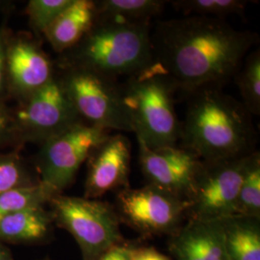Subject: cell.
I'll return each instance as SVG.
<instances>
[{
  "label": "cell",
  "instance_id": "7a4b0ae2",
  "mask_svg": "<svg viewBox=\"0 0 260 260\" xmlns=\"http://www.w3.org/2000/svg\"><path fill=\"white\" fill-rule=\"evenodd\" d=\"M190 96L181 123V148L202 161L244 157L256 151L257 133L242 103L222 89L203 90Z\"/></svg>",
  "mask_w": 260,
  "mask_h": 260
},
{
  "label": "cell",
  "instance_id": "5bb4252c",
  "mask_svg": "<svg viewBox=\"0 0 260 260\" xmlns=\"http://www.w3.org/2000/svg\"><path fill=\"white\" fill-rule=\"evenodd\" d=\"M177 260H229L221 220H190L171 243Z\"/></svg>",
  "mask_w": 260,
  "mask_h": 260
},
{
  "label": "cell",
  "instance_id": "8992f818",
  "mask_svg": "<svg viewBox=\"0 0 260 260\" xmlns=\"http://www.w3.org/2000/svg\"><path fill=\"white\" fill-rule=\"evenodd\" d=\"M60 79L82 121L109 131L132 132L118 80L75 68H68Z\"/></svg>",
  "mask_w": 260,
  "mask_h": 260
},
{
  "label": "cell",
  "instance_id": "5b68a950",
  "mask_svg": "<svg viewBox=\"0 0 260 260\" xmlns=\"http://www.w3.org/2000/svg\"><path fill=\"white\" fill-rule=\"evenodd\" d=\"M48 204L53 222L74 236L82 259L96 260L122 243L120 218L109 204L62 194L52 197Z\"/></svg>",
  "mask_w": 260,
  "mask_h": 260
},
{
  "label": "cell",
  "instance_id": "30bf717a",
  "mask_svg": "<svg viewBox=\"0 0 260 260\" xmlns=\"http://www.w3.org/2000/svg\"><path fill=\"white\" fill-rule=\"evenodd\" d=\"M189 202L157 187L125 188L117 197V214L132 228L144 233L177 232Z\"/></svg>",
  "mask_w": 260,
  "mask_h": 260
},
{
  "label": "cell",
  "instance_id": "52a82bcc",
  "mask_svg": "<svg viewBox=\"0 0 260 260\" xmlns=\"http://www.w3.org/2000/svg\"><path fill=\"white\" fill-rule=\"evenodd\" d=\"M109 130L79 122L42 146L38 156L40 182L54 195L70 185L93 149L110 134Z\"/></svg>",
  "mask_w": 260,
  "mask_h": 260
},
{
  "label": "cell",
  "instance_id": "ac0fdd59",
  "mask_svg": "<svg viewBox=\"0 0 260 260\" xmlns=\"http://www.w3.org/2000/svg\"><path fill=\"white\" fill-rule=\"evenodd\" d=\"M96 16L141 23L160 15L167 1L162 0H102L94 1Z\"/></svg>",
  "mask_w": 260,
  "mask_h": 260
},
{
  "label": "cell",
  "instance_id": "4fadbf2b",
  "mask_svg": "<svg viewBox=\"0 0 260 260\" xmlns=\"http://www.w3.org/2000/svg\"><path fill=\"white\" fill-rule=\"evenodd\" d=\"M53 76L49 58L34 43L19 40L7 46V77L25 99L47 85Z\"/></svg>",
  "mask_w": 260,
  "mask_h": 260
},
{
  "label": "cell",
  "instance_id": "d4e9b609",
  "mask_svg": "<svg viewBox=\"0 0 260 260\" xmlns=\"http://www.w3.org/2000/svg\"><path fill=\"white\" fill-rule=\"evenodd\" d=\"M12 135H17L14 114L10 112L8 107L0 103V145L9 139Z\"/></svg>",
  "mask_w": 260,
  "mask_h": 260
},
{
  "label": "cell",
  "instance_id": "ffe728a7",
  "mask_svg": "<svg viewBox=\"0 0 260 260\" xmlns=\"http://www.w3.org/2000/svg\"><path fill=\"white\" fill-rule=\"evenodd\" d=\"M251 1L248 0H175L170 3L184 16H199L224 19L242 16Z\"/></svg>",
  "mask_w": 260,
  "mask_h": 260
},
{
  "label": "cell",
  "instance_id": "8fae6325",
  "mask_svg": "<svg viewBox=\"0 0 260 260\" xmlns=\"http://www.w3.org/2000/svg\"><path fill=\"white\" fill-rule=\"evenodd\" d=\"M138 145L140 164L149 185L189 202L203 161L181 147L152 149L141 141Z\"/></svg>",
  "mask_w": 260,
  "mask_h": 260
},
{
  "label": "cell",
  "instance_id": "7c38bea8",
  "mask_svg": "<svg viewBox=\"0 0 260 260\" xmlns=\"http://www.w3.org/2000/svg\"><path fill=\"white\" fill-rule=\"evenodd\" d=\"M88 160L84 198L99 200L128 184L131 144L127 137L109 135L93 149Z\"/></svg>",
  "mask_w": 260,
  "mask_h": 260
},
{
  "label": "cell",
  "instance_id": "9c48e42d",
  "mask_svg": "<svg viewBox=\"0 0 260 260\" xmlns=\"http://www.w3.org/2000/svg\"><path fill=\"white\" fill-rule=\"evenodd\" d=\"M16 134L42 145L82 120L69 100L60 77L52 79L25 99L14 115Z\"/></svg>",
  "mask_w": 260,
  "mask_h": 260
},
{
  "label": "cell",
  "instance_id": "f1b7e54d",
  "mask_svg": "<svg viewBox=\"0 0 260 260\" xmlns=\"http://www.w3.org/2000/svg\"><path fill=\"white\" fill-rule=\"evenodd\" d=\"M0 260H15L9 249L0 242Z\"/></svg>",
  "mask_w": 260,
  "mask_h": 260
},
{
  "label": "cell",
  "instance_id": "e0dca14e",
  "mask_svg": "<svg viewBox=\"0 0 260 260\" xmlns=\"http://www.w3.org/2000/svg\"><path fill=\"white\" fill-rule=\"evenodd\" d=\"M221 222L229 260H260L259 218L233 215Z\"/></svg>",
  "mask_w": 260,
  "mask_h": 260
},
{
  "label": "cell",
  "instance_id": "603a6c76",
  "mask_svg": "<svg viewBox=\"0 0 260 260\" xmlns=\"http://www.w3.org/2000/svg\"><path fill=\"white\" fill-rule=\"evenodd\" d=\"M73 0H32L29 1L27 14L32 28L44 34L57 17L72 4Z\"/></svg>",
  "mask_w": 260,
  "mask_h": 260
},
{
  "label": "cell",
  "instance_id": "83f0119b",
  "mask_svg": "<svg viewBox=\"0 0 260 260\" xmlns=\"http://www.w3.org/2000/svg\"><path fill=\"white\" fill-rule=\"evenodd\" d=\"M130 249L131 247L121 243L103 252L96 260H129Z\"/></svg>",
  "mask_w": 260,
  "mask_h": 260
},
{
  "label": "cell",
  "instance_id": "6da1fadb",
  "mask_svg": "<svg viewBox=\"0 0 260 260\" xmlns=\"http://www.w3.org/2000/svg\"><path fill=\"white\" fill-rule=\"evenodd\" d=\"M256 34L224 19L199 16L158 22L151 33L153 61L176 91L186 94L222 89L256 44Z\"/></svg>",
  "mask_w": 260,
  "mask_h": 260
},
{
  "label": "cell",
  "instance_id": "277c9868",
  "mask_svg": "<svg viewBox=\"0 0 260 260\" xmlns=\"http://www.w3.org/2000/svg\"><path fill=\"white\" fill-rule=\"evenodd\" d=\"M176 89L153 61L121 84V100L137 141L149 149L176 147L181 122L175 108Z\"/></svg>",
  "mask_w": 260,
  "mask_h": 260
},
{
  "label": "cell",
  "instance_id": "d6986e66",
  "mask_svg": "<svg viewBox=\"0 0 260 260\" xmlns=\"http://www.w3.org/2000/svg\"><path fill=\"white\" fill-rule=\"evenodd\" d=\"M242 104L251 115L260 114V51L255 49L245 57L236 74Z\"/></svg>",
  "mask_w": 260,
  "mask_h": 260
},
{
  "label": "cell",
  "instance_id": "2e32d148",
  "mask_svg": "<svg viewBox=\"0 0 260 260\" xmlns=\"http://www.w3.org/2000/svg\"><path fill=\"white\" fill-rule=\"evenodd\" d=\"M52 217L44 206L30 207L0 218V242L37 244L51 233Z\"/></svg>",
  "mask_w": 260,
  "mask_h": 260
},
{
  "label": "cell",
  "instance_id": "4316f807",
  "mask_svg": "<svg viewBox=\"0 0 260 260\" xmlns=\"http://www.w3.org/2000/svg\"><path fill=\"white\" fill-rule=\"evenodd\" d=\"M7 46L4 29H0V93L3 92L7 78Z\"/></svg>",
  "mask_w": 260,
  "mask_h": 260
},
{
  "label": "cell",
  "instance_id": "484cf974",
  "mask_svg": "<svg viewBox=\"0 0 260 260\" xmlns=\"http://www.w3.org/2000/svg\"><path fill=\"white\" fill-rule=\"evenodd\" d=\"M129 260H171L157 250L149 247H138L130 249Z\"/></svg>",
  "mask_w": 260,
  "mask_h": 260
},
{
  "label": "cell",
  "instance_id": "cb8c5ba5",
  "mask_svg": "<svg viewBox=\"0 0 260 260\" xmlns=\"http://www.w3.org/2000/svg\"><path fill=\"white\" fill-rule=\"evenodd\" d=\"M39 182L34 181L19 157L16 155L0 156V193Z\"/></svg>",
  "mask_w": 260,
  "mask_h": 260
},
{
  "label": "cell",
  "instance_id": "3957f363",
  "mask_svg": "<svg viewBox=\"0 0 260 260\" xmlns=\"http://www.w3.org/2000/svg\"><path fill=\"white\" fill-rule=\"evenodd\" d=\"M70 51L68 68L115 80L127 78L153 62L150 22L132 23L96 16L93 26Z\"/></svg>",
  "mask_w": 260,
  "mask_h": 260
},
{
  "label": "cell",
  "instance_id": "f546056e",
  "mask_svg": "<svg viewBox=\"0 0 260 260\" xmlns=\"http://www.w3.org/2000/svg\"><path fill=\"white\" fill-rule=\"evenodd\" d=\"M43 260H47V259H43Z\"/></svg>",
  "mask_w": 260,
  "mask_h": 260
},
{
  "label": "cell",
  "instance_id": "9a60e30c",
  "mask_svg": "<svg viewBox=\"0 0 260 260\" xmlns=\"http://www.w3.org/2000/svg\"><path fill=\"white\" fill-rule=\"evenodd\" d=\"M96 19V7L92 0H73L44 35L57 52L75 47L88 33Z\"/></svg>",
  "mask_w": 260,
  "mask_h": 260
},
{
  "label": "cell",
  "instance_id": "44dd1931",
  "mask_svg": "<svg viewBox=\"0 0 260 260\" xmlns=\"http://www.w3.org/2000/svg\"><path fill=\"white\" fill-rule=\"evenodd\" d=\"M54 196L41 182L0 193V218L30 207L44 206Z\"/></svg>",
  "mask_w": 260,
  "mask_h": 260
},
{
  "label": "cell",
  "instance_id": "ba28073f",
  "mask_svg": "<svg viewBox=\"0 0 260 260\" xmlns=\"http://www.w3.org/2000/svg\"><path fill=\"white\" fill-rule=\"evenodd\" d=\"M252 153L244 157L203 161L189 199L187 214L191 220L214 221L236 215L239 190Z\"/></svg>",
  "mask_w": 260,
  "mask_h": 260
},
{
  "label": "cell",
  "instance_id": "7402d4cb",
  "mask_svg": "<svg viewBox=\"0 0 260 260\" xmlns=\"http://www.w3.org/2000/svg\"><path fill=\"white\" fill-rule=\"evenodd\" d=\"M236 215L259 218L260 154L258 151H254L251 154L243 177L237 200Z\"/></svg>",
  "mask_w": 260,
  "mask_h": 260
}]
</instances>
